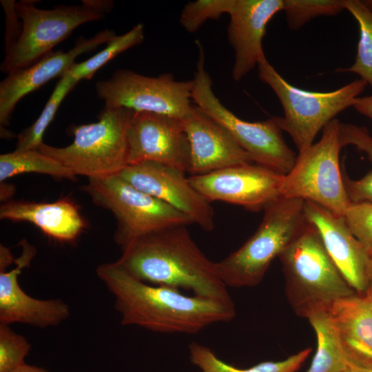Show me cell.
<instances>
[{
  "instance_id": "6da1fadb",
  "label": "cell",
  "mask_w": 372,
  "mask_h": 372,
  "mask_svg": "<svg viewBox=\"0 0 372 372\" xmlns=\"http://www.w3.org/2000/svg\"><path fill=\"white\" fill-rule=\"evenodd\" d=\"M96 273L114 297V308L125 326L192 334L209 325L229 322L236 314L234 302L187 296L175 288L146 283L117 261L99 265Z\"/></svg>"
},
{
  "instance_id": "7a4b0ae2",
  "label": "cell",
  "mask_w": 372,
  "mask_h": 372,
  "mask_svg": "<svg viewBox=\"0 0 372 372\" xmlns=\"http://www.w3.org/2000/svg\"><path fill=\"white\" fill-rule=\"evenodd\" d=\"M187 227H167L136 240L121 249L117 262L146 283L183 289L196 296L233 303L216 262L203 253Z\"/></svg>"
},
{
  "instance_id": "3957f363",
  "label": "cell",
  "mask_w": 372,
  "mask_h": 372,
  "mask_svg": "<svg viewBox=\"0 0 372 372\" xmlns=\"http://www.w3.org/2000/svg\"><path fill=\"white\" fill-rule=\"evenodd\" d=\"M278 258L287 298L300 317L308 318L328 311L335 301L357 293L330 257L316 228L308 221Z\"/></svg>"
},
{
  "instance_id": "277c9868",
  "label": "cell",
  "mask_w": 372,
  "mask_h": 372,
  "mask_svg": "<svg viewBox=\"0 0 372 372\" xmlns=\"http://www.w3.org/2000/svg\"><path fill=\"white\" fill-rule=\"evenodd\" d=\"M304 203L281 196L265 207L255 233L240 247L216 262L218 273L227 287H251L262 282L272 261L307 225Z\"/></svg>"
},
{
  "instance_id": "5b68a950",
  "label": "cell",
  "mask_w": 372,
  "mask_h": 372,
  "mask_svg": "<svg viewBox=\"0 0 372 372\" xmlns=\"http://www.w3.org/2000/svg\"><path fill=\"white\" fill-rule=\"evenodd\" d=\"M134 111L105 105L96 123L74 126V140L63 147L41 143L37 150L56 159L76 176L103 178L127 166V131Z\"/></svg>"
},
{
  "instance_id": "8992f818",
  "label": "cell",
  "mask_w": 372,
  "mask_h": 372,
  "mask_svg": "<svg viewBox=\"0 0 372 372\" xmlns=\"http://www.w3.org/2000/svg\"><path fill=\"white\" fill-rule=\"evenodd\" d=\"M258 68L260 79L272 89L282 105L280 127L291 136L298 152L311 145L318 132L336 115L353 106L367 85L359 79L333 91H309L289 83L267 59Z\"/></svg>"
},
{
  "instance_id": "52a82bcc",
  "label": "cell",
  "mask_w": 372,
  "mask_h": 372,
  "mask_svg": "<svg viewBox=\"0 0 372 372\" xmlns=\"http://www.w3.org/2000/svg\"><path fill=\"white\" fill-rule=\"evenodd\" d=\"M37 1L15 3L22 26L18 39L8 49L1 65L8 74L26 68L52 52L79 25L103 19L113 6L109 1H83L81 6L40 9Z\"/></svg>"
},
{
  "instance_id": "ba28073f",
  "label": "cell",
  "mask_w": 372,
  "mask_h": 372,
  "mask_svg": "<svg viewBox=\"0 0 372 372\" xmlns=\"http://www.w3.org/2000/svg\"><path fill=\"white\" fill-rule=\"evenodd\" d=\"M81 189L95 205L115 217L114 239L121 249L157 231L194 224L188 216L138 189L118 174L88 178Z\"/></svg>"
},
{
  "instance_id": "9c48e42d",
  "label": "cell",
  "mask_w": 372,
  "mask_h": 372,
  "mask_svg": "<svg viewBox=\"0 0 372 372\" xmlns=\"http://www.w3.org/2000/svg\"><path fill=\"white\" fill-rule=\"evenodd\" d=\"M194 78L192 102L232 134L254 163L285 175L297 156L286 143L278 116L249 122L236 116L222 104L212 90V81L205 68V54L200 43Z\"/></svg>"
},
{
  "instance_id": "30bf717a",
  "label": "cell",
  "mask_w": 372,
  "mask_h": 372,
  "mask_svg": "<svg viewBox=\"0 0 372 372\" xmlns=\"http://www.w3.org/2000/svg\"><path fill=\"white\" fill-rule=\"evenodd\" d=\"M340 124L332 120L322 129L319 141L298 152L284 176L281 196L309 200L344 216L351 202L340 166Z\"/></svg>"
},
{
  "instance_id": "8fae6325",
  "label": "cell",
  "mask_w": 372,
  "mask_h": 372,
  "mask_svg": "<svg viewBox=\"0 0 372 372\" xmlns=\"http://www.w3.org/2000/svg\"><path fill=\"white\" fill-rule=\"evenodd\" d=\"M194 80L176 81L171 74L150 77L118 70L96 83L97 96L105 105L148 112L183 120L193 107Z\"/></svg>"
},
{
  "instance_id": "7c38bea8",
  "label": "cell",
  "mask_w": 372,
  "mask_h": 372,
  "mask_svg": "<svg viewBox=\"0 0 372 372\" xmlns=\"http://www.w3.org/2000/svg\"><path fill=\"white\" fill-rule=\"evenodd\" d=\"M284 176L249 163L193 175L189 180L209 203L222 201L258 211L281 197Z\"/></svg>"
},
{
  "instance_id": "4fadbf2b",
  "label": "cell",
  "mask_w": 372,
  "mask_h": 372,
  "mask_svg": "<svg viewBox=\"0 0 372 372\" xmlns=\"http://www.w3.org/2000/svg\"><path fill=\"white\" fill-rule=\"evenodd\" d=\"M118 174L138 189L188 216L203 230H214L215 214L211 203L192 185L185 172L145 161L127 165Z\"/></svg>"
},
{
  "instance_id": "5bb4252c",
  "label": "cell",
  "mask_w": 372,
  "mask_h": 372,
  "mask_svg": "<svg viewBox=\"0 0 372 372\" xmlns=\"http://www.w3.org/2000/svg\"><path fill=\"white\" fill-rule=\"evenodd\" d=\"M127 139V165L151 161L188 172L189 145L182 120L153 112H134Z\"/></svg>"
},
{
  "instance_id": "9a60e30c",
  "label": "cell",
  "mask_w": 372,
  "mask_h": 372,
  "mask_svg": "<svg viewBox=\"0 0 372 372\" xmlns=\"http://www.w3.org/2000/svg\"><path fill=\"white\" fill-rule=\"evenodd\" d=\"M19 244L22 251L15 259V267L0 271V324L22 323L42 329L58 326L69 318L70 308L62 300L34 298L21 289L18 277L30 265L37 249L25 239Z\"/></svg>"
},
{
  "instance_id": "2e32d148",
  "label": "cell",
  "mask_w": 372,
  "mask_h": 372,
  "mask_svg": "<svg viewBox=\"0 0 372 372\" xmlns=\"http://www.w3.org/2000/svg\"><path fill=\"white\" fill-rule=\"evenodd\" d=\"M304 211L343 277L357 293L364 294L372 278L368 250L352 234L344 216L309 200H304Z\"/></svg>"
},
{
  "instance_id": "e0dca14e",
  "label": "cell",
  "mask_w": 372,
  "mask_h": 372,
  "mask_svg": "<svg viewBox=\"0 0 372 372\" xmlns=\"http://www.w3.org/2000/svg\"><path fill=\"white\" fill-rule=\"evenodd\" d=\"M116 35L105 30L90 39L79 37L68 52H51L34 63L9 73L0 83V124H9L17 103L28 94L37 90L51 79L61 77L75 63L76 57L107 43Z\"/></svg>"
},
{
  "instance_id": "ac0fdd59",
  "label": "cell",
  "mask_w": 372,
  "mask_h": 372,
  "mask_svg": "<svg viewBox=\"0 0 372 372\" xmlns=\"http://www.w3.org/2000/svg\"><path fill=\"white\" fill-rule=\"evenodd\" d=\"M182 121L189 145L191 176L254 163L227 129L197 106Z\"/></svg>"
},
{
  "instance_id": "d6986e66",
  "label": "cell",
  "mask_w": 372,
  "mask_h": 372,
  "mask_svg": "<svg viewBox=\"0 0 372 372\" xmlns=\"http://www.w3.org/2000/svg\"><path fill=\"white\" fill-rule=\"evenodd\" d=\"M283 8V0L235 1L227 27L228 40L234 51V81L241 80L267 60L262 47L267 25Z\"/></svg>"
},
{
  "instance_id": "ffe728a7",
  "label": "cell",
  "mask_w": 372,
  "mask_h": 372,
  "mask_svg": "<svg viewBox=\"0 0 372 372\" xmlns=\"http://www.w3.org/2000/svg\"><path fill=\"white\" fill-rule=\"evenodd\" d=\"M328 314L351 364L372 367V309L363 294L335 301Z\"/></svg>"
},
{
  "instance_id": "44dd1931",
  "label": "cell",
  "mask_w": 372,
  "mask_h": 372,
  "mask_svg": "<svg viewBox=\"0 0 372 372\" xmlns=\"http://www.w3.org/2000/svg\"><path fill=\"white\" fill-rule=\"evenodd\" d=\"M0 218L29 222L47 236L63 242L76 240L86 227L79 207L68 198L53 203L8 200L0 207Z\"/></svg>"
},
{
  "instance_id": "7402d4cb",
  "label": "cell",
  "mask_w": 372,
  "mask_h": 372,
  "mask_svg": "<svg viewBox=\"0 0 372 372\" xmlns=\"http://www.w3.org/2000/svg\"><path fill=\"white\" fill-rule=\"evenodd\" d=\"M317 338V349L306 372H345L351 364L338 340L328 311L311 315L308 318Z\"/></svg>"
},
{
  "instance_id": "603a6c76",
  "label": "cell",
  "mask_w": 372,
  "mask_h": 372,
  "mask_svg": "<svg viewBox=\"0 0 372 372\" xmlns=\"http://www.w3.org/2000/svg\"><path fill=\"white\" fill-rule=\"evenodd\" d=\"M189 350L192 363L201 372H296L309 357L312 349L306 348L282 361L262 362L245 369L227 364L218 358L209 347L197 342H192Z\"/></svg>"
},
{
  "instance_id": "cb8c5ba5",
  "label": "cell",
  "mask_w": 372,
  "mask_h": 372,
  "mask_svg": "<svg viewBox=\"0 0 372 372\" xmlns=\"http://www.w3.org/2000/svg\"><path fill=\"white\" fill-rule=\"evenodd\" d=\"M24 173H39L76 180V175L56 159L37 149L17 151L0 156V181Z\"/></svg>"
},
{
  "instance_id": "d4e9b609",
  "label": "cell",
  "mask_w": 372,
  "mask_h": 372,
  "mask_svg": "<svg viewBox=\"0 0 372 372\" xmlns=\"http://www.w3.org/2000/svg\"><path fill=\"white\" fill-rule=\"evenodd\" d=\"M345 10L357 21L360 38L354 63L335 72L357 74L372 89V1L346 0Z\"/></svg>"
},
{
  "instance_id": "484cf974",
  "label": "cell",
  "mask_w": 372,
  "mask_h": 372,
  "mask_svg": "<svg viewBox=\"0 0 372 372\" xmlns=\"http://www.w3.org/2000/svg\"><path fill=\"white\" fill-rule=\"evenodd\" d=\"M340 140L342 147L353 145L364 152L372 163V135L364 126L340 123ZM345 189L351 203H372V171L357 180L342 172Z\"/></svg>"
},
{
  "instance_id": "4316f807",
  "label": "cell",
  "mask_w": 372,
  "mask_h": 372,
  "mask_svg": "<svg viewBox=\"0 0 372 372\" xmlns=\"http://www.w3.org/2000/svg\"><path fill=\"white\" fill-rule=\"evenodd\" d=\"M144 26L138 23L126 33L116 36L101 52L89 59L75 63L66 72L76 81L90 79L101 68L123 52L143 42Z\"/></svg>"
},
{
  "instance_id": "83f0119b",
  "label": "cell",
  "mask_w": 372,
  "mask_h": 372,
  "mask_svg": "<svg viewBox=\"0 0 372 372\" xmlns=\"http://www.w3.org/2000/svg\"><path fill=\"white\" fill-rule=\"evenodd\" d=\"M77 83L67 72L61 77L40 116L31 126L18 135L15 150L38 149L43 143V134L52 121L60 104Z\"/></svg>"
},
{
  "instance_id": "f1b7e54d",
  "label": "cell",
  "mask_w": 372,
  "mask_h": 372,
  "mask_svg": "<svg viewBox=\"0 0 372 372\" xmlns=\"http://www.w3.org/2000/svg\"><path fill=\"white\" fill-rule=\"evenodd\" d=\"M288 26L297 30L320 16H335L345 10L346 0H283Z\"/></svg>"
},
{
  "instance_id": "f546056e",
  "label": "cell",
  "mask_w": 372,
  "mask_h": 372,
  "mask_svg": "<svg viewBox=\"0 0 372 372\" xmlns=\"http://www.w3.org/2000/svg\"><path fill=\"white\" fill-rule=\"evenodd\" d=\"M236 0H196L187 3L181 11L180 23L189 32L197 31L207 20L229 14Z\"/></svg>"
},
{
  "instance_id": "4dcf8cb0",
  "label": "cell",
  "mask_w": 372,
  "mask_h": 372,
  "mask_svg": "<svg viewBox=\"0 0 372 372\" xmlns=\"http://www.w3.org/2000/svg\"><path fill=\"white\" fill-rule=\"evenodd\" d=\"M31 345L26 338L0 324V372H12L25 363Z\"/></svg>"
},
{
  "instance_id": "1f68e13d",
  "label": "cell",
  "mask_w": 372,
  "mask_h": 372,
  "mask_svg": "<svg viewBox=\"0 0 372 372\" xmlns=\"http://www.w3.org/2000/svg\"><path fill=\"white\" fill-rule=\"evenodd\" d=\"M344 218L354 236L366 248H372V203H351Z\"/></svg>"
},
{
  "instance_id": "d6a6232c",
  "label": "cell",
  "mask_w": 372,
  "mask_h": 372,
  "mask_svg": "<svg viewBox=\"0 0 372 372\" xmlns=\"http://www.w3.org/2000/svg\"><path fill=\"white\" fill-rule=\"evenodd\" d=\"M6 15V50L12 45L18 39L21 30H19L18 16L15 10L14 1H1Z\"/></svg>"
},
{
  "instance_id": "836d02e7",
  "label": "cell",
  "mask_w": 372,
  "mask_h": 372,
  "mask_svg": "<svg viewBox=\"0 0 372 372\" xmlns=\"http://www.w3.org/2000/svg\"><path fill=\"white\" fill-rule=\"evenodd\" d=\"M353 107L358 112L372 120V95L358 96L354 101Z\"/></svg>"
},
{
  "instance_id": "e575fe53",
  "label": "cell",
  "mask_w": 372,
  "mask_h": 372,
  "mask_svg": "<svg viewBox=\"0 0 372 372\" xmlns=\"http://www.w3.org/2000/svg\"><path fill=\"white\" fill-rule=\"evenodd\" d=\"M14 258L10 250L6 246L0 245V271H6V268L12 263L14 262Z\"/></svg>"
},
{
  "instance_id": "d590c367",
  "label": "cell",
  "mask_w": 372,
  "mask_h": 372,
  "mask_svg": "<svg viewBox=\"0 0 372 372\" xmlns=\"http://www.w3.org/2000/svg\"><path fill=\"white\" fill-rule=\"evenodd\" d=\"M14 189L12 185L3 183L1 185V200L5 201L8 197L14 194Z\"/></svg>"
},
{
  "instance_id": "8d00e7d4",
  "label": "cell",
  "mask_w": 372,
  "mask_h": 372,
  "mask_svg": "<svg viewBox=\"0 0 372 372\" xmlns=\"http://www.w3.org/2000/svg\"><path fill=\"white\" fill-rule=\"evenodd\" d=\"M12 372H49L43 368L25 364Z\"/></svg>"
},
{
  "instance_id": "74e56055",
  "label": "cell",
  "mask_w": 372,
  "mask_h": 372,
  "mask_svg": "<svg viewBox=\"0 0 372 372\" xmlns=\"http://www.w3.org/2000/svg\"><path fill=\"white\" fill-rule=\"evenodd\" d=\"M345 372H372V367H362L351 364Z\"/></svg>"
},
{
  "instance_id": "f35d334b",
  "label": "cell",
  "mask_w": 372,
  "mask_h": 372,
  "mask_svg": "<svg viewBox=\"0 0 372 372\" xmlns=\"http://www.w3.org/2000/svg\"><path fill=\"white\" fill-rule=\"evenodd\" d=\"M364 295L366 296V299H367V300H368V302H369V304H370V306H371V307L372 309V278H371V280H370V281L369 282L366 291V292L364 293Z\"/></svg>"
},
{
  "instance_id": "ab89813d",
  "label": "cell",
  "mask_w": 372,
  "mask_h": 372,
  "mask_svg": "<svg viewBox=\"0 0 372 372\" xmlns=\"http://www.w3.org/2000/svg\"><path fill=\"white\" fill-rule=\"evenodd\" d=\"M367 250H368L369 257L371 266V269H372V248L367 249Z\"/></svg>"
}]
</instances>
